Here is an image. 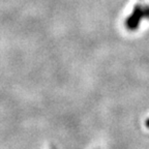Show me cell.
<instances>
[{"label": "cell", "instance_id": "6da1fadb", "mask_svg": "<svg viewBox=\"0 0 149 149\" xmlns=\"http://www.w3.org/2000/svg\"><path fill=\"white\" fill-rule=\"evenodd\" d=\"M149 20V5L138 4L134 7L133 12L125 20V26L128 30L135 31L143 20Z\"/></svg>", "mask_w": 149, "mask_h": 149}, {"label": "cell", "instance_id": "3957f363", "mask_svg": "<svg viewBox=\"0 0 149 149\" xmlns=\"http://www.w3.org/2000/svg\"><path fill=\"white\" fill-rule=\"evenodd\" d=\"M52 149H54V148H52Z\"/></svg>", "mask_w": 149, "mask_h": 149}, {"label": "cell", "instance_id": "7a4b0ae2", "mask_svg": "<svg viewBox=\"0 0 149 149\" xmlns=\"http://www.w3.org/2000/svg\"><path fill=\"white\" fill-rule=\"evenodd\" d=\"M145 124H146V126H147V127L149 128V118H148V119H147V120H146V122H145Z\"/></svg>", "mask_w": 149, "mask_h": 149}]
</instances>
